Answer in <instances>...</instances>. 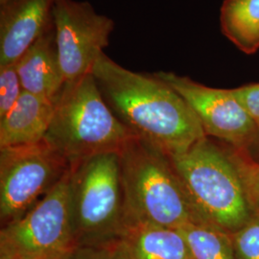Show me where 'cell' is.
I'll use <instances>...</instances> for the list:
<instances>
[{"label":"cell","mask_w":259,"mask_h":259,"mask_svg":"<svg viewBox=\"0 0 259 259\" xmlns=\"http://www.w3.org/2000/svg\"><path fill=\"white\" fill-rule=\"evenodd\" d=\"M223 35L241 52L259 50V0H224L220 10Z\"/></svg>","instance_id":"cell-14"},{"label":"cell","mask_w":259,"mask_h":259,"mask_svg":"<svg viewBox=\"0 0 259 259\" xmlns=\"http://www.w3.org/2000/svg\"><path fill=\"white\" fill-rule=\"evenodd\" d=\"M192 259H236L231 235L207 225L188 224L177 229Z\"/></svg>","instance_id":"cell-15"},{"label":"cell","mask_w":259,"mask_h":259,"mask_svg":"<svg viewBox=\"0 0 259 259\" xmlns=\"http://www.w3.org/2000/svg\"><path fill=\"white\" fill-rule=\"evenodd\" d=\"M170 158L207 226L232 234L250 220L240 179L223 144L205 137Z\"/></svg>","instance_id":"cell-4"},{"label":"cell","mask_w":259,"mask_h":259,"mask_svg":"<svg viewBox=\"0 0 259 259\" xmlns=\"http://www.w3.org/2000/svg\"><path fill=\"white\" fill-rule=\"evenodd\" d=\"M62 259H127L119 242L93 246H78Z\"/></svg>","instance_id":"cell-19"},{"label":"cell","mask_w":259,"mask_h":259,"mask_svg":"<svg viewBox=\"0 0 259 259\" xmlns=\"http://www.w3.org/2000/svg\"><path fill=\"white\" fill-rule=\"evenodd\" d=\"M54 104L46 140L69 167L97 155L119 153L135 137L104 100L93 73L65 83Z\"/></svg>","instance_id":"cell-3"},{"label":"cell","mask_w":259,"mask_h":259,"mask_svg":"<svg viewBox=\"0 0 259 259\" xmlns=\"http://www.w3.org/2000/svg\"><path fill=\"white\" fill-rule=\"evenodd\" d=\"M23 92L16 64L0 66V118L11 111Z\"/></svg>","instance_id":"cell-18"},{"label":"cell","mask_w":259,"mask_h":259,"mask_svg":"<svg viewBox=\"0 0 259 259\" xmlns=\"http://www.w3.org/2000/svg\"><path fill=\"white\" fill-rule=\"evenodd\" d=\"M104 100L139 139L169 156L206 136L184 98L155 74L132 71L103 53L92 72Z\"/></svg>","instance_id":"cell-1"},{"label":"cell","mask_w":259,"mask_h":259,"mask_svg":"<svg viewBox=\"0 0 259 259\" xmlns=\"http://www.w3.org/2000/svg\"><path fill=\"white\" fill-rule=\"evenodd\" d=\"M240 150V149H238ZM251 160L259 163V130L256 137L245 149L240 150Z\"/></svg>","instance_id":"cell-21"},{"label":"cell","mask_w":259,"mask_h":259,"mask_svg":"<svg viewBox=\"0 0 259 259\" xmlns=\"http://www.w3.org/2000/svg\"><path fill=\"white\" fill-rule=\"evenodd\" d=\"M5 1H7V0H0V4H2V3H4Z\"/></svg>","instance_id":"cell-22"},{"label":"cell","mask_w":259,"mask_h":259,"mask_svg":"<svg viewBox=\"0 0 259 259\" xmlns=\"http://www.w3.org/2000/svg\"><path fill=\"white\" fill-rule=\"evenodd\" d=\"M70 212L75 247L120 239L128 219L118 153L70 167Z\"/></svg>","instance_id":"cell-5"},{"label":"cell","mask_w":259,"mask_h":259,"mask_svg":"<svg viewBox=\"0 0 259 259\" xmlns=\"http://www.w3.org/2000/svg\"><path fill=\"white\" fill-rule=\"evenodd\" d=\"M118 155L128 224L175 230L188 224L206 225L169 155L136 136Z\"/></svg>","instance_id":"cell-2"},{"label":"cell","mask_w":259,"mask_h":259,"mask_svg":"<svg viewBox=\"0 0 259 259\" xmlns=\"http://www.w3.org/2000/svg\"><path fill=\"white\" fill-rule=\"evenodd\" d=\"M155 74L184 98L206 137L240 150L256 137V123L232 89L210 88L174 72L158 71Z\"/></svg>","instance_id":"cell-9"},{"label":"cell","mask_w":259,"mask_h":259,"mask_svg":"<svg viewBox=\"0 0 259 259\" xmlns=\"http://www.w3.org/2000/svg\"><path fill=\"white\" fill-rule=\"evenodd\" d=\"M231 235L236 259H259V214Z\"/></svg>","instance_id":"cell-17"},{"label":"cell","mask_w":259,"mask_h":259,"mask_svg":"<svg viewBox=\"0 0 259 259\" xmlns=\"http://www.w3.org/2000/svg\"><path fill=\"white\" fill-rule=\"evenodd\" d=\"M53 22L65 84L74 83L93 72L109 46L114 21L98 14L88 1L56 0Z\"/></svg>","instance_id":"cell-8"},{"label":"cell","mask_w":259,"mask_h":259,"mask_svg":"<svg viewBox=\"0 0 259 259\" xmlns=\"http://www.w3.org/2000/svg\"><path fill=\"white\" fill-rule=\"evenodd\" d=\"M69 169L46 139L0 148L1 227L17 221L55 186Z\"/></svg>","instance_id":"cell-7"},{"label":"cell","mask_w":259,"mask_h":259,"mask_svg":"<svg viewBox=\"0 0 259 259\" xmlns=\"http://www.w3.org/2000/svg\"><path fill=\"white\" fill-rule=\"evenodd\" d=\"M56 0H7L0 4V66L17 64L53 22Z\"/></svg>","instance_id":"cell-10"},{"label":"cell","mask_w":259,"mask_h":259,"mask_svg":"<svg viewBox=\"0 0 259 259\" xmlns=\"http://www.w3.org/2000/svg\"><path fill=\"white\" fill-rule=\"evenodd\" d=\"M23 91L55 102L65 81L56 45L54 22L16 64Z\"/></svg>","instance_id":"cell-11"},{"label":"cell","mask_w":259,"mask_h":259,"mask_svg":"<svg viewBox=\"0 0 259 259\" xmlns=\"http://www.w3.org/2000/svg\"><path fill=\"white\" fill-rule=\"evenodd\" d=\"M222 144L239 176L250 211L259 214V163L251 160L240 150Z\"/></svg>","instance_id":"cell-16"},{"label":"cell","mask_w":259,"mask_h":259,"mask_svg":"<svg viewBox=\"0 0 259 259\" xmlns=\"http://www.w3.org/2000/svg\"><path fill=\"white\" fill-rule=\"evenodd\" d=\"M73 248L69 167L27 213L1 228L0 259H62Z\"/></svg>","instance_id":"cell-6"},{"label":"cell","mask_w":259,"mask_h":259,"mask_svg":"<svg viewBox=\"0 0 259 259\" xmlns=\"http://www.w3.org/2000/svg\"><path fill=\"white\" fill-rule=\"evenodd\" d=\"M127 259H192L178 230L142 222H131L118 240Z\"/></svg>","instance_id":"cell-13"},{"label":"cell","mask_w":259,"mask_h":259,"mask_svg":"<svg viewBox=\"0 0 259 259\" xmlns=\"http://www.w3.org/2000/svg\"><path fill=\"white\" fill-rule=\"evenodd\" d=\"M53 101L23 92L0 118V148L37 143L46 139L54 114Z\"/></svg>","instance_id":"cell-12"},{"label":"cell","mask_w":259,"mask_h":259,"mask_svg":"<svg viewBox=\"0 0 259 259\" xmlns=\"http://www.w3.org/2000/svg\"><path fill=\"white\" fill-rule=\"evenodd\" d=\"M232 90L259 130V83H247Z\"/></svg>","instance_id":"cell-20"}]
</instances>
